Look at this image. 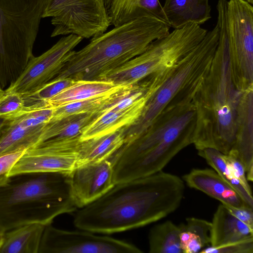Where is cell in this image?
Returning <instances> with one entry per match:
<instances>
[{"instance_id": "7c38bea8", "label": "cell", "mask_w": 253, "mask_h": 253, "mask_svg": "<svg viewBox=\"0 0 253 253\" xmlns=\"http://www.w3.org/2000/svg\"><path fill=\"white\" fill-rule=\"evenodd\" d=\"M80 136L52 138L28 148L9 172L17 174L46 172H71L75 167Z\"/></svg>"}, {"instance_id": "4fadbf2b", "label": "cell", "mask_w": 253, "mask_h": 253, "mask_svg": "<svg viewBox=\"0 0 253 253\" xmlns=\"http://www.w3.org/2000/svg\"><path fill=\"white\" fill-rule=\"evenodd\" d=\"M83 39L73 34L64 36L41 55L33 56L21 74L5 91L23 95L42 87L58 74Z\"/></svg>"}, {"instance_id": "f546056e", "label": "cell", "mask_w": 253, "mask_h": 253, "mask_svg": "<svg viewBox=\"0 0 253 253\" xmlns=\"http://www.w3.org/2000/svg\"><path fill=\"white\" fill-rule=\"evenodd\" d=\"M26 110V106L21 94L16 92H5L0 98V117L13 120L21 115Z\"/></svg>"}, {"instance_id": "8992f818", "label": "cell", "mask_w": 253, "mask_h": 253, "mask_svg": "<svg viewBox=\"0 0 253 253\" xmlns=\"http://www.w3.org/2000/svg\"><path fill=\"white\" fill-rule=\"evenodd\" d=\"M217 26L208 31L188 55L165 69L163 82L148 97L140 116L132 126L126 128V145L141 136L167 108L192 102L212 63L219 38Z\"/></svg>"}, {"instance_id": "d4e9b609", "label": "cell", "mask_w": 253, "mask_h": 253, "mask_svg": "<svg viewBox=\"0 0 253 253\" xmlns=\"http://www.w3.org/2000/svg\"><path fill=\"white\" fill-rule=\"evenodd\" d=\"M134 84L120 85L115 89L103 95L70 102L54 108L51 120H55L69 116L99 111L115 102L127 93Z\"/></svg>"}, {"instance_id": "277c9868", "label": "cell", "mask_w": 253, "mask_h": 253, "mask_svg": "<svg viewBox=\"0 0 253 253\" xmlns=\"http://www.w3.org/2000/svg\"><path fill=\"white\" fill-rule=\"evenodd\" d=\"M77 209L70 172L11 176L0 187V231L35 223L46 226L57 216Z\"/></svg>"}, {"instance_id": "9c48e42d", "label": "cell", "mask_w": 253, "mask_h": 253, "mask_svg": "<svg viewBox=\"0 0 253 253\" xmlns=\"http://www.w3.org/2000/svg\"><path fill=\"white\" fill-rule=\"evenodd\" d=\"M50 17L51 37L73 34L88 39L111 25L104 0H47L42 18Z\"/></svg>"}, {"instance_id": "484cf974", "label": "cell", "mask_w": 253, "mask_h": 253, "mask_svg": "<svg viewBox=\"0 0 253 253\" xmlns=\"http://www.w3.org/2000/svg\"><path fill=\"white\" fill-rule=\"evenodd\" d=\"M180 242L183 253H197L210 244L211 222L196 217L186 218L179 224Z\"/></svg>"}, {"instance_id": "d590c367", "label": "cell", "mask_w": 253, "mask_h": 253, "mask_svg": "<svg viewBox=\"0 0 253 253\" xmlns=\"http://www.w3.org/2000/svg\"><path fill=\"white\" fill-rule=\"evenodd\" d=\"M246 0L247 2H248L251 4H252V5L253 4V0Z\"/></svg>"}, {"instance_id": "f1b7e54d", "label": "cell", "mask_w": 253, "mask_h": 253, "mask_svg": "<svg viewBox=\"0 0 253 253\" xmlns=\"http://www.w3.org/2000/svg\"><path fill=\"white\" fill-rule=\"evenodd\" d=\"M76 81L72 78L53 79L37 90L23 95L25 106L30 107L44 102L73 85Z\"/></svg>"}, {"instance_id": "e0dca14e", "label": "cell", "mask_w": 253, "mask_h": 253, "mask_svg": "<svg viewBox=\"0 0 253 253\" xmlns=\"http://www.w3.org/2000/svg\"><path fill=\"white\" fill-rule=\"evenodd\" d=\"M234 145L228 154L244 166L248 181L253 180V88L244 91L239 108Z\"/></svg>"}, {"instance_id": "ba28073f", "label": "cell", "mask_w": 253, "mask_h": 253, "mask_svg": "<svg viewBox=\"0 0 253 253\" xmlns=\"http://www.w3.org/2000/svg\"><path fill=\"white\" fill-rule=\"evenodd\" d=\"M208 31L189 23L154 41L142 53L113 70L112 76L118 84H135L149 75L168 68L191 52Z\"/></svg>"}, {"instance_id": "e575fe53", "label": "cell", "mask_w": 253, "mask_h": 253, "mask_svg": "<svg viewBox=\"0 0 253 253\" xmlns=\"http://www.w3.org/2000/svg\"><path fill=\"white\" fill-rule=\"evenodd\" d=\"M3 234L0 231V247L2 244L3 240Z\"/></svg>"}, {"instance_id": "603a6c76", "label": "cell", "mask_w": 253, "mask_h": 253, "mask_svg": "<svg viewBox=\"0 0 253 253\" xmlns=\"http://www.w3.org/2000/svg\"><path fill=\"white\" fill-rule=\"evenodd\" d=\"M45 227L31 223L4 233L0 253H38Z\"/></svg>"}, {"instance_id": "83f0119b", "label": "cell", "mask_w": 253, "mask_h": 253, "mask_svg": "<svg viewBox=\"0 0 253 253\" xmlns=\"http://www.w3.org/2000/svg\"><path fill=\"white\" fill-rule=\"evenodd\" d=\"M198 151V154L204 158L219 175L238 193L248 206L253 208V196L246 191L236 177L232 169L225 160L223 154L211 148Z\"/></svg>"}, {"instance_id": "5bb4252c", "label": "cell", "mask_w": 253, "mask_h": 253, "mask_svg": "<svg viewBox=\"0 0 253 253\" xmlns=\"http://www.w3.org/2000/svg\"><path fill=\"white\" fill-rule=\"evenodd\" d=\"M54 112L53 107L26 106L25 111L12 120L0 135V156L38 144Z\"/></svg>"}, {"instance_id": "6da1fadb", "label": "cell", "mask_w": 253, "mask_h": 253, "mask_svg": "<svg viewBox=\"0 0 253 253\" xmlns=\"http://www.w3.org/2000/svg\"><path fill=\"white\" fill-rule=\"evenodd\" d=\"M179 176L162 170L115 184L102 196L80 208L76 227L91 232L113 233L145 226L174 212L183 198Z\"/></svg>"}, {"instance_id": "7a4b0ae2", "label": "cell", "mask_w": 253, "mask_h": 253, "mask_svg": "<svg viewBox=\"0 0 253 253\" xmlns=\"http://www.w3.org/2000/svg\"><path fill=\"white\" fill-rule=\"evenodd\" d=\"M218 44L209 72L192 100L195 113L193 144L197 150L215 149L227 155L235 138L238 113L244 91L231 74L226 8L217 9Z\"/></svg>"}, {"instance_id": "5b68a950", "label": "cell", "mask_w": 253, "mask_h": 253, "mask_svg": "<svg viewBox=\"0 0 253 253\" xmlns=\"http://www.w3.org/2000/svg\"><path fill=\"white\" fill-rule=\"evenodd\" d=\"M170 26L155 18L141 17L91 38L73 52L53 79L98 80L107 72L143 52L155 40L167 35Z\"/></svg>"}, {"instance_id": "44dd1931", "label": "cell", "mask_w": 253, "mask_h": 253, "mask_svg": "<svg viewBox=\"0 0 253 253\" xmlns=\"http://www.w3.org/2000/svg\"><path fill=\"white\" fill-rule=\"evenodd\" d=\"M162 7L169 25L174 29L189 23L201 25L211 18L209 0H165Z\"/></svg>"}, {"instance_id": "ac0fdd59", "label": "cell", "mask_w": 253, "mask_h": 253, "mask_svg": "<svg viewBox=\"0 0 253 253\" xmlns=\"http://www.w3.org/2000/svg\"><path fill=\"white\" fill-rule=\"evenodd\" d=\"M150 95L147 92L131 106L122 110L108 106L83 129L82 141L116 132L132 126L139 118Z\"/></svg>"}, {"instance_id": "836d02e7", "label": "cell", "mask_w": 253, "mask_h": 253, "mask_svg": "<svg viewBox=\"0 0 253 253\" xmlns=\"http://www.w3.org/2000/svg\"><path fill=\"white\" fill-rule=\"evenodd\" d=\"M12 120H7L0 117V136L9 125Z\"/></svg>"}, {"instance_id": "7402d4cb", "label": "cell", "mask_w": 253, "mask_h": 253, "mask_svg": "<svg viewBox=\"0 0 253 253\" xmlns=\"http://www.w3.org/2000/svg\"><path fill=\"white\" fill-rule=\"evenodd\" d=\"M126 128L81 141L77 154L76 166L99 161L112 156L124 145Z\"/></svg>"}, {"instance_id": "52a82bcc", "label": "cell", "mask_w": 253, "mask_h": 253, "mask_svg": "<svg viewBox=\"0 0 253 253\" xmlns=\"http://www.w3.org/2000/svg\"><path fill=\"white\" fill-rule=\"evenodd\" d=\"M47 0H0V83H14L30 59Z\"/></svg>"}, {"instance_id": "2e32d148", "label": "cell", "mask_w": 253, "mask_h": 253, "mask_svg": "<svg viewBox=\"0 0 253 253\" xmlns=\"http://www.w3.org/2000/svg\"><path fill=\"white\" fill-rule=\"evenodd\" d=\"M251 235H253V209L222 204L218 206L211 222V246H219Z\"/></svg>"}, {"instance_id": "1f68e13d", "label": "cell", "mask_w": 253, "mask_h": 253, "mask_svg": "<svg viewBox=\"0 0 253 253\" xmlns=\"http://www.w3.org/2000/svg\"><path fill=\"white\" fill-rule=\"evenodd\" d=\"M27 149H22L0 156V187L10 179L9 172Z\"/></svg>"}, {"instance_id": "ffe728a7", "label": "cell", "mask_w": 253, "mask_h": 253, "mask_svg": "<svg viewBox=\"0 0 253 253\" xmlns=\"http://www.w3.org/2000/svg\"><path fill=\"white\" fill-rule=\"evenodd\" d=\"M104 2L110 24L114 27L141 17L155 18L169 25L159 0H104Z\"/></svg>"}, {"instance_id": "8fae6325", "label": "cell", "mask_w": 253, "mask_h": 253, "mask_svg": "<svg viewBox=\"0 0 253 253\" xmlns=\"http://www.w3.org/2000/svg\"><path fill=\"white\" fill-rule=\"evenodd\" d=\"M92 232L67 231L45 226L38 253H141L131 244Z\"/></svg>"}, {"instance_id": "d6986e66", "label": "cell", "mask_w": 253, "mask_h": 253, "mask_svg": "<svg viewBox=\"0 0 253 253\" xmlns=\"http://www.w3.org/2000/svg\"><path fill=\"white\" fill-rule=\"evenodd\" d=\"M182 179L189 187L202 191L225 206L252 208L214 169H194L184 175Z\"/></svg>"}, {"instance_id": "30bf717a", "label": "cell", "mask_w": 253, "mask_h": 253, "mask_svg": "<svg viewBox=\"0 0 253 253\" xmlns=\"http://www.w3.org/2000/svg\"><path fill=\"white\" fill-rule=\"evenodd\" d=\"M231 74L237 88H253V6L245 0L227 4Z\"/></svg>"}, {"instance_id": "3957f363", "label": "cell", "mask_w": 253, "mask_h": 253, "mask_svg": "<svg viewBox=\"0 0 253 253\" xmlns=\"http://www.w3.org/2000/svg\"><path fill=\"white\" fill-rule=\"evenodd\" d=\"M196 113L192 102L167 108L143 134L122 148L114 163L115 184L156 173L193 144Z\"/></svg>"}, {"instance_id": "4316f807", "label": "cell", "mask_w": 253, "mask_h": 253, "mask_svg": "<svg viewBox=\"0 0 253 253\" xmlns=\"http://www.w3.org/2000/svg\"><path fill=\"white\" fill-rule=\"evenodd\" d=\"M180 228L170 220L153 226L149 233L150 253H182L180 242Z\"/></svg>"}, {"instance_id": "9a60e30c", "label": "cell", "mask_w": 253, "mask_h": 253, "mask_svg": "<svg viewBox=\"0 0 253 253\" xmlns=\"http://www.w3.org/2000/svg\"><path fill=\"white\" fill-rule=\"evenodd\" d=\"M115 153L109 158L76 166L70 172L73 196L78 209L97 199L115 184Z\"/></svg>"}, {"instance_id": "cb8c5ba5", "label": "cell", "mask_w": 253, "mask_h": 253, "mask_svg": "<svg viewBox=\"0 0 253 253\" xmlns=\"http://www.w3.org/2000/svg\"><path fill=\"white\" fill-rule=\"evenodd\" d=\"M120 85L105 80H78L42 105L55 108L70 102L82 100L107 93Z\"/></svg>"}, {"instance_id": "d6a6232c", "label": "cell", "mask_w": 253, "mask_h": 253, "mask_svg": "<svg viewBox=\"0 0 253 253\" xmlns=\"http://www.w3.org/2000/svg\"><path fill=\"white\" fill-rule=\"evenodd\" d=\"M223 157L246 191L250 195H252L251 188L247 179L245 169L243 164L236 158L229 154H223Z\"/></svg>"}, {"instance_id": "4dcf8cb0", "label": "cell", "mask_w": 253, "mask_h": 253, "mask_svg": "<svg viewBox=\"0 0 253 253\" xmlns=\"http://www.w3.org/2000/svg\"><path fill=\"white\" fill-rule=\"evenodd\" d=\"M202 253H253V235L217 247L210 246L200 251Z\"/></svg>"}]
</instances>
